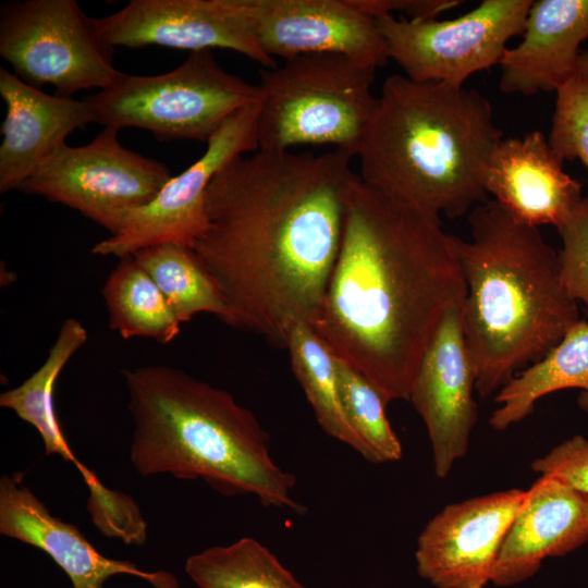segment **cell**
Returning a JSON list of instances; mask_svg holds the SVG:
<instances>
[{
	"label": "cell",
	"instance_id": "28",
	"mask_svg": "<svg viewBox=\"0 0 588 588\" xmlns=\"http://www.w3.org/2000/svg\"><path fill=\"white\" fill-rule=\"evenodd\" d=\"M548 140L562 162L579 159L588 170V81L578 74L556 90Z\"/></svg>",
	"mask_w": 588,
	"mask_h": 588
},
{
	"label": "cell",
	"instance_id": "20",
	"mask_svg": "<svg viewBox=\"0 0 588 588\" xmlns=\"http://www.w3.org/2000/svg\"><path fill=\"white\" fill-rule=\"evenodd\" d=\"M523 40L506 48L499 63L505 94L556 91L577 74L578 48L588 39V0H537Z\"/></svg>",
	"mask_w": 588,
	"mask_h": 588
},
{
	"label": "cell",
	"instance_id": "15",
	"mask_svg": "<svg viewBox=\"0 0 588 588\" xmlns=\"http://www.w3.org/2000/svg\"><path fill=\"white\" fill-rule=\"evenodd\" d=\"M243 8L258 46L273 60L336 53L379 68L389 59L376 19L354 0H243Z\"/></svg>",
	"mask_w": 588,
	"mask_h": 588
},
{
	"label": "cell",
	"instance_id": "4",
	"mask_svg": "<svg viewBox=\"0 0 588 588\" xmlns=\"http://www.w3.org/2000/svg\"><path fill=\"white\" fill-rule=\"evenodd\" d=\"M502 138L479 91L393 74L358 148V176L430 219H455L487 200V170Z\"/></svg>",
	"mask_w": 588,
	"mask_h": 588
},
{
	"label": "cell",
	"instance_id": "31",
	"mask_svg": "<svg viewBox=\"0 0 588 588\" xmlns=\"http://www.w3.org/2000/svg\"><path fill=\"white\" fill-rule=\"evenodd\" d=\"M356 5L373 16L405 13L409 20L436 19L440 13L457 7L460 0H354Z\"/></svg>",
	"mask_w": 588,
	"mask_h": 588
},
{
	"label": "cell",
	"instance_id": "14",
	"mask_svg": "<svg viewBox=\"0 0 588 588\" xmlns=\"http://www.w3.org/2000/svg\"><path fill=\"white\" fill-rule=\"evenodd\" d=\"M475 390L463 306H453L443 314L425 351L408 400L427 428L433 471L440 479L468 450L478 417Z\"/></svg>",
	"mask_w": 588,
	"mask_h": 588
},
{
	"label": "cell",
	"instance_id": "26",
	"mask_svg": "<svg viewBox=\"0 0 588 588\" xmlns=\"http://www.w3.org/2000/svg\"><path fill=\"white\" fill-rule=\"evenodd\" d=\"M183 323L201 313L223 317L219 289L197 260L192 248L164 243L133 254Z\"/></svg>",
	"mask_w": 588,
	"mask_h": 588
},
{
	"label": "cell",
	"instance_id": "1",
	"mask_svg": "<svg viewBox=\"0 0 588 588\" xmlns=\"http://www.w3.org/2000/svg\"><path fill=\"white\" fill-rule=\"evenodd\" d=\"M354 156L256 150L208 186V228L193 252L217 284L220 319L286 346L313 327L339 254Z\"/></svg>",
	"mask_w": 588,
	"mask_h": 588
},
{
	"label": "cell",
	"instance_id": "23",
	"mask_svg": "<svg viewBox=\"0 0 588 588\" xmlns=\"http://www.w3.org/2000/svg\"><path fill=\"white\" fill-rule=\"evenodd\" d=\"M119 259L101 289L109 328L124 340L171 343L180 335L182 323L136 258L128 255Z\"/></svg>",
	"mask_w": 588,
	"mask_h": 588
},
{
	"label": "cell",
	"instance_id": "9",
	"mask_svg": "<svg viewBox=\"0 0 588 588\" xmlns=\"http://www.w3.org/2000/svg\"><path fill=\"white\" fill-rule=\"evenodd\" d=\"M103 127L88 144H64L20 187L77 210L114 234L124 216L147 205L172 176L162 162L125 148Z\"/></svg>",
	"mask_w": 588,
	"mask_h": 588
},
{
	"label": "cell",
	"instance_id": "16",
	"mask_svg": "<svg viewBox=\"0 0 588 588\" xmlns=\"http://www.w3.org/2000/svg\"><path fill=\"white\" fill-rule=\"evenodd\" d=\"M0 534L47 553L69 576L73 588H103L108 578L119 574L144 579L154 588H179L171 573L146 572L132 562L102 555L75 525L50 513L24 483L21 473L0 479Z\"/></svg>",
	"mask_w": 588,
	"mask_h": 588
},
{
	"label": "cell",
	"instance_id": "27",
	"mask_svg": "<svg viewBox=\"0 0 588 588\" xmlns=\"http://www.w3.org/2000/svg\"><path fill=\"white\" fill-rule=\"evenodd\" d=\"M335 367L343 411L368 451V462L399 461L403 449L387 418L383 394L359 370L336 356Z\"/></svg>",
	"mask_w": 588,
	"mask_h": 588
},
{
	"label": "cell",
	"instance_id": "29",
	"mask_svg": "<svg viewBox=\"0 0 588 588\" xmlns=\"http://www.w3.org/2000/svg\"><path fill=\"white\" fill-rule=\"evenodd\" d=\"M556 229L562 240L559 261L563 283L588 314V197Z\"/></svg>",
	"mask_w": 588,
	"mask_h": 588
},
{
	"label": "cell",
	"instance_id": "25",
	"mask_svg": "<svg viewBox=\"0 0 588 588\" xmlns=\"http://www.w3.org/2000/svg\"><path fill=\"white\" fill-rule=\"evenodd\" d=\"M185 571L199 588H305L268 548L249 537L191 555Z\"/></svg>",
	"mask_w": 588,
	"mask_h": 588
},
{
	"label": "cell",
	"instance_id": "11",
	"mask_svg": "<svg viewBox=\"0 0 588 588\" xmlns=\"http://www.w3.org/2000/svg\"><path fill=\"white\" fill-rule=\"evenodd\" d=\"M258 102L232 114L208 139L200 158L171 176L147 205L127 212L114 234L91 253L118 258L154 245L193 248L208 228L206 193L216 174L245 152L258 150Z\"/></svg>",
	"mask_w": 588,
	"mask_h": 588
},
{
	"label": "cell",
	"instance_id": "17",
	"mask_svg": "<svg viewBox=\"0 0 588 588\" xmlns=\"http://www.w3.org/2000/svg\"><path fill=\"white\" fill-rule=\"evenodd\" d=\"M587 541L588 497L553 476H539L504 538L491 583H523L547 558L566 555Z\"/></svg>",
	"mask_w": 588,
	"mask_h": 588
},
{
	"label": "cell",
	"instance_id": "13",
	"mask_svg": "<svg viewBox=\"0 0 588 588\" xmlns=\"http://www.w3.org/2000/svg\"><path fill=\"white\" fill-rule=\"evenodd\" d=\"M95 25L113 48L161 46L191 53L228 49L266 69L275 66L250 32L243 0H132L95 19Z\"/></svg>",
	"mask_w": 588,
	"mask_h": 588
},
{
	"label": "cell",
	"instance_id": "7",
	"mask_svg": "<svg viewBox=\"0 0 588 588\" xmlns=\"http://www.w3.org/2000/svg\"><path fill=\"white\" fill-rule=\"evenodd\" d=\"M95 123L146 130L159 140L208 142L236 111L258 102V85L223 70L211 50L192 52L158 75L121 72L108 87L88 95Z\"/></svg>",
	"mask_w": 588,
	"mask_h": 588
},
{
	"label": "cell",
	"instance_id": "5",
	"mask_svg": "<svg viewBox=\"0 0 588 588\" xmlns=\"http://www.w3.org/2000/svg\"><path fill=\"white\" fill-rule=\"evenodd\" d=\"M133 420L130 458L143 477L201 479L224 495L303 513L295 477L275 464L269 436L228 391L166 365L122 370Z\"/></svg>",
	"mask_w": 588,
	"mask_h": 588
},
{
	"label": "cell",
	"instance_id": "3",
	"mask_svg": "<svg viewBox=\"0 0 588 588\" xmlns=\"http://www.w3.org/2000/svg\"><path fill=\"white\" fill-rule=\"evenodd\" d=\"M470 241L450 234L466 297V346L481 397L544 357L579 320L561 275L559 252L538 228L495 200L469 212Z\"/></svg>",
	"mask_w": 588,
	"mask_h": 588
},
{
	"label": "cell",
	"instance_id": "32",
	"mask_svg": "<svg viewBox=\"0 0 588 588\" xmlns=\"http://www.w3.org/2000/svg\"><path fill=\"white\" fill-rule=\"evenodd\" d=\"M577 74L588 81V51L579 53L577 61Z\"/></svg>",
	"mask_w": 588,
	"mask_h": 588
},
{
	"label": "cell",
	"instance_id": "19",
	"mask_svg": "<svg viewBox=\"0 0 588 588\" xmlns=\"http://www.w3.org/2000/svg\"><path fill=\"white\" fill-rule=\"evenodd\" d=\"M563 163L539 131L502 138L490 158L486 192L515 220L558 228L584 199L581 184Z\"/></svg>",
	"mask_w": 588,
	"mask_h": 588
},
{
	"label": "cell",
	"instance_id": "21",
	"mask_svg": "<svg viewBox=\"0 0 588 588\" xmlns=\"http://www.w3.org/2000/svg\"><path fill=\"white\" fill-rule=\"evenodd\" d=\"M579 389L577 403L588 414V321L579 319L539 362L513 377L494 396L489 424L499 431L524 420L543 396Z\"/></svg>",
	"mask_w": 588,
	"mask_h": 588
},
{
	"label": "cell",
	"instance_id": "24",
	"mask_svg": "<svg viewBox=\"0 0 588 588\" xmlns=\"http://www.w3.org/2000/svg\"><path fill=\"white\" fill-rule=\"evenodd\" d=\"M292 370L310 403L316 419L330 437L351 446L365 460L368 451L352 429L340 399L335 355L306 323H297L286 346Z\"/></svg>",
	"mask_w": 588,
	"mask_h": 588
},
{
	"label": "cell",
	"instance_id": "2",
	"mask_svg": "<svg viewBox=\"0 0 588 588\" xmlns=\"http://www.w3.org/2000/svg\"><path fill=\"white\" fill-rule=\"evenodd\" d=\"M466 284L441 221L363 182L345 198L342 240L313 324L332 353L366 376L388 403L409 400L443 314Z\"/></svg>",
	"mask_w": 588,
	"mask_h": 588
},
{
	"label": "cell",
	"instance_id": "12",
	"mask_svg": "<svg viewBox=\"0 0 588 588\" xmlns=\"http://www.w3.org/2000/svg\"><path fill=\"white\" fill-rule=\"evenodd\" d=\"M525 495L516 488L444 506L418 536L419 576L436 588H485Z\"/></svg>",
	"mask_w": 588,
	"mask_h": 588
},
{
	"label": "cell",
	"instance_id": "30",
	"mask_svg": "<svg viewBox=\"0 0 588 588\" xmlns=\"http://www.w3.org/2000/svg\"><path fill=\"white\" fill-rule=\"evenodd\" d=\"M539 476H553L588 497V439L576 434L531 463Z\"/></svg>",
	"mask_w": 588,
	"mask_h": 588
},
{
	"label": "cell",
	"instance_id": "8",
	"mask_svg": "<svg viewBox=\"0 0 588 588\" xmlns=\"http://www.w3.org/2000/svg\"><path fill=\"white\" fill-rule=\"evenodd\" d=\"M114 48L76 0H26L2 4L0 56L22 81L51 85L57 95L110 86L121 74Z\"/></svg>",
	"mask_w": 588,
	"mask_h": 588
},
{
	"label": "cell",
	"instance_id": "18",
	"mask_svg": "<svg viewBox=\"0 0 588 588\" xmlns=\"http://www.w3.org/2000/svg\"><path fill=\"white\" fill-rule=\"evenodd\" d=\"M0 95L5 103L1 124L0 192L20 189L22 184L75 130L95 123L89 102L49 95L0 68Z\"/></svg>",
	"mask_w": 588,
	"mask_h": 588
},
{
	"label": "cell",
	"instance_id": "6",
	"mask_svg": "<svg viewBox=\"0 0 588 588\" xmlns=\"http://www.w3.org/2000/svg\"><path fill=\"white\" fill-rule=\"evenodd\" d=\"M376 69L336 53L305 54L260 71L258 149L332 145L356 157L373 118Z\"/></svg>",
	"mask_w": 588,
	"mask_h": 588
},
{
	"label": "cell",
	"instance_id": "22",
	"mask_svg": "<svg viewBox=\"0 0 588 588\" xmlns=\"http://www.w3.org/2000/svg\"><path fill=\"white\" fill-rule=\"evenodd\" d=\"M88 332L75 318L65 319L42 365L23 383L0 394V406L11 409L40 434L47 455L56 454L72 463L87 487L100 479L70 448L54 407L58 378L76 352L87 342Z\"/></svg>",
	"mask_w": 588,
	"mask_h": 588
},
{
	"label": "cell",
	"instance_id": "10",
	"mask_svg": "<svg viewBox=\"0 0 588 588\" xmlns=\"http://www.w3.org/2000/svg\"><path fill=\"white\" fill-rule=\"evenodd\" d=\"M532 0H483L474 10L439 21L376 17L389 59L416 82L453 86L499 64L506 42L522 35Z\"/></svg>",
	"mask_w": 588,
	"mask_h": 588
}]
</instances>
